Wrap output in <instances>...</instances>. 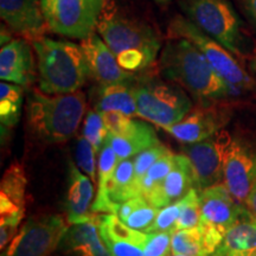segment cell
I'll return each mask as SVG.
<instances>
[{
    "instance_id": "obj_17",
    "label": "cell",
    "mask_w": 256,
    "mask_h": 256,
    "mask_svg": "<svg viewBox=\"0 0 256 256\" xmlns=\"http://www.w3.org/2000/svg\"><path fill=\"white\" fill-rule=\"evenodd\" d=\"M100 217L70 226L51 256H113L102 240Z\"/></svg>"
},
{
    "instance_id": "obj_25",
    "label": "cell",
    "mask_w": 256,
    "mask_h": 256,
    "mask_svg": "<svg viewBox=\"0 0 256 256\" xmlns=\"http://www.w3.org/2000/svg\"><path fill=\"white\" fill-rule=\"evenodd\" d=\"M134 83L100 86L95 94L94 110L100 113L120 112L127 116L138 115Z\"/></svg>"
},
{
    "instance_id": "obj_5",
    "label": "cell",
    "mask_w": 256,
    "mask_h": 256,
    "mask_svg": "<svg viewBox=\"0 0 256 256\" xmlns=\"http://www.w3.org/2000/svg\"><path fill=\"white\" fill-rule=\"evenodd\" d=\"M133 87L138 115L156 126H174L194 108L184 89L168 80L136 78Z\"/></svg>"
},
{
    "instance_id": "obj_21",
    "label": "cell",
    "mask_w": 256,
    "mask_h": 256,
    "mask_svg": "<svg viewBox=\"0 0 256 256\" xmlns=\"http://www.w3.org/2000/svg\"><path fill=\"white\" fill-rule=\"evenodd\" d=\"M88 176L81 174L78 166L69 162L68 190L66 197V215L70 226L88 222L98 215L92 211L94 188Z\"/></svg>"
},
{
    "instance_id": "obj_30",
    "label": "cell",
    "mask_w": 256,
    "mask_h": 256,
    "mask_svg": "<svg viewBox=\"0 0 256 256\" xmlns=\"http://www.w3.org/2000/svg\"><path fill=\"white\" fill-rule=\"evenodd\" d=\"M82 136L92 144L96 154L100 153L102 146L108 136V128L106 126L104 115L96 110L87 112L83 122Z\"/></svg>"
},
{
    "instance_id": "obj_1",
    "label": "cell",
    "mask_w": 256,
    "mask_h": 256,
    "mask_svg": "<svg viewBox=\"0 0 256 256\" xmlns=\"http://www.w3.org/2000/svg\"><path fill=\"white\" fill-rule=\"evenodd\" d=\"M159 69L165 80L188 92L200 104L234 98L232 88L190 40L171 37L162 51Z\"/></svg>"
},
{
    "instance_id": "obj_13",
    "label": "cell",
    "mask_w": 256,
    "mask_h": 256,
    "mask_svg": "<svg viewBox=\"0 0 256 256\" xmlns=\"http://www.w3.org/2000/svg\"><path fill=\"white\" fill-rule=\"evenodd\" d=\"M230 120V110L218 104H198L178 124L164 130L180 144L203 142L223 130Z\"/></svg>"
},
{
    "instance_id": "obj_12",
    "label": "cell",
    "mask_w": 256,
    "mask_h": 256,
    "mask_svg": "<svg viewBox=\"0 0 256 256\" xmlns=\"http://www.w3.org/2000/svg\"><path fill=\"white\" fill-rule=\"evenodd\" d=\"M255 183L256 148L240 138H232L224 158L223 184L244 206Z\"/></svg>"
},
{
    "instance_id": "obj_8",
    "label": "cell",
    "mask_w": 256,
    "mask_h": 256,
    "mask_svg": "<svg viewBox=\"0 0 256 256\" xmlns=\"http://www.w3.org/2000/svg\"><path fill=\"white\" fill-rule=\"evenodd\" d=\"M40 4L51 31L82 40L98 28L106 0H40Z\"/></svg>"
},
{
    "instance_id": "obj_9",
    "label": "cell",
    "mask_w": 256,
    "mask_h": 256,
    "mask_svg": "<svg viewBox=\"0 0 256 256\" xmlns=\"http://www.w3.org/2000/svg\"><path fill=\"white\" fill-rule=\"evenodd\" d=\"M70 224L62 215H38L28 218L2 256H51Z\"/></svg>"
},
{
    "instance_id": "obj_23",
    "label": "cell",
    "mask_w": 256,
    "mask_h": 256,
    "mask_svg": "<svg viewBox=\"0 0 256 256\" xmlns=\"http://www.w3.org/2000/svg\"><path fill=\"white\" fill-rule=\"evenodd\" d=\"M107 139L119 160L133 158L140 152L160 144L154 128L133 118L120 133H108Z\"/></svg>"
},
{
    "instance_id": "obj_32",
    "label": "cell",
    "mask_w": 256,
    "mask_h": 256,
    "mask_svg": "<svg viewBox=\"0 0 256 256\" xmlns=\"http://www.w3.org/2000/svg\"><path fill=\"white\" fill-rule=\"evenodd\" d=\"M118 162H119V158H118L116 153L113 150V147L106 139V142L102 146L100 151V156H98V194L96 196H100L107 188L108 182L112 178L115 168H116Z\"/></svg>"
},
{
    "instance_id": "obj_40",
    "label": "cell",
    "mask_w": 256,
    "mask_h": 256,
    "mask_svg": "<svg viewBox=\"0 0 256 256\" xmlns=\"http://www.w3.org/2000/svg\"><path fill=\"white\" fill-rule=\"evenodd\" d=\"M170 256H190V255H179V254H172V252H171V255H170ZM210 256H216V255L212 254V255H210Z\"/></svg>"
},
{
    "instance_id": "obj_2",
    "label": "cell",
    "mask_w": 256,
    "mask_h": 256,
    "mask_svg": "<svg viewBox=\"0 0 256 256\" xmlns=\"http://www.w3.org/2000/svg\"><path fill=\"white\" fill-rule=\"evenodd\" d=\"M84 112L86 98L81 92L50 95L34 89L26 104L28 128L43 144L66 142L78 133Z\"/></svg>"
},
{
    "instance_id": "obj_18",
    "label": "cell",
    "mask_w": 256,
    "mask_h": 256,
    "mask_svg": "<svg viewBox=\"0 0 256 256\" xmlns=\"http://www.w3.org/2000/svg\"><path fill=\"white\" fill-rule=\"evenodd\" d=\"M36 78L32 48L26 40L12 38L0 50V78L22 87L31 86Z\"/></svg>"
},
{
    "instance_id": "obj_28",
    "label": "cell",
    "mask_w": 256,
    "mask_h": 256,
    "mask_svg": "<svg viewBox=\"0 0 256 256\" xmlns=\"http://www.w3.org/2000/svg\"><path fill=\"white\" fill-rule=\"evenodd\" d=\"M176 156L174 152H168L165 156L156 160L151 166V168L147 171L145 177L142 179L139 185H138L136 197L146 198L160 183L164 180L166 176L170 174L176 162Z\"/></svg>"
},
{
    "instance_id": "obj_31",
    "label": "cell",
    "mask_w": 256,
    "mask_h": 256,
    "mask_svg": "<svg viewBox=\"0 0 256 256\" xmlns=\"http://www.w3.org/2000/svg\"><path fill=\"white\" fill-rule=\"evenodd\" d=\"M202 220L200 190L197 188H191L184 196V206L176 224L174 230L192 229L200 226Z\"/></svg>"
},
{
    "instance_id": "obj_34",
    "label": "cell",
    "mask_w": 256,
    "mask_h": 256,
    "mask_svg": "<svg viewBox=\"0 0 256 256\" xmlns=\"http://www.w3.org/2000/svg\"><path fill=\"white\" fill-rule=\"evenodd\" d=\"M76 162H78V168L84 172L92 179V183L96 182V162L95 156L96 152L92 144L86 139L84 136H80L76 142Z\"/></svg>"
},
{
    "instance_id": "obj_36",
    "label": "cell",
    "mask_w": 256,
    "mask_h": 256,
    "mask_svg": "<svg viewBox=\"0 0 256 256\" xmlns=\"http://www.w3.org/2000/svg\"><path fill=\"white\" fill-rule=\"evenodd\" d=\"M243 12L256 28V0H238Z\"/></svg>"
},
{
    "instance_id": "obj_4",
    "label": "cell",
    "mask_w": 256,
    "mask_h": 256,
    "mask_svg": "<svg viewBox=\"0 0 256 256\" xmlns=\"http://www.w3.org/2000/svg\"><path fill=\"white\" fill-rule=\"evenodd\" d=\"M37 56L40 89L46 94H72L80 90L89 78L81 44L40 37L32 40Z\"/></svg>"
},
{
    "instance_id": "obj_24",
    "label": "cell",
    "mask_w": 256,
    "mask_h": 256,
    "mask_svg": "<svg viewBox=\"0 0 256 256\" xmlns=\"http://www.w3.org/2000/svg\"><path fill=\"white\" fill-rule=\"evenodd\" d=\"M216 256H252L256 254V218L246 208L242 216L224 235L214 252Z\"/></svg>"
},
{
    "instance_id": "obj_39",
    "label": "cell",
    "mask_w": 256,
    "mask_h": 256,
    "mask_svg": "<svg viewBox=\"0 0 256 256\" xmlns=\"http://www.w3.org/2000/svg\"><path fill=\"white\" fill-rule=\"evenodd\" d=\"M152 2H156V4H166V2H170L171 0H152Z\"/></svg>"
},
{
    "instance_id": "obj_33",
    "label": "cell",
    "mask_w": 256,
    "mask_h": 256,
    "mask_svg": "<svg viewBox=\"0 0 256 256\" xmlns=\"http://www.w3.org/2000/svg\"><path fill=\"white\" fill-rule=\"evenodd\" d=\"M183 206L184 197L182 200L174 202V203L170 204V206L162 208L156 217L154 223L150 228L148 232H174Z\"/></svg>"
},
{
    "instance_id": "obj_15",
    "label": "cell",
    "mask_w": 256,
    "mask_h": 256,
    "mask_svg": "<svg viewBox=\"0 0 256 256\" xmlns=\"http://www.w3.org/2000/svg\"><path fill=\"white\" fill-rule=\"evenodd\" d=\"M200 200L202 220L224 235L246 210V206L238 203L222 183L200 191Z\"/></svg>"
},
{
    "instance_id": "obj_22",
    "label": "cell",
    "mask_w": 256,
    "mask_h": 256,
    "mask_svg": "<svg viewBox=\"0 0 256 256\" xmlns=\"http://www.w3.org/2000/svg\"><path fill=\"white\" fill-rule=\"evenodd\" d=\"M224 234L211 224L200 220L192 229L174 230L172 232L171 252L190 256H210L222 243Z\"/></svg>"
},
{
    "instance_id": "obj_10",
    "label": "cell",
    "mask_w": 256,
    "mask_h": 256,
    "mask_svg": "<svg viewBox=\"0 0 256 256\" xmlns=\"http://www.w3.org/2000/svg\"><path fill=\"white\" fill-rule=\"evenodd\" d=\"M28 178L24 166L14 162L6 168L0 184V249L5 250L18 232L25 216Z\"/></svg>"
},
{
    "instance_id": "obj_41",
    "label": "cell",
    "mask_w": 256,
    "mask_h": 256,
    "mask_svg": "<svg viewBox=\"0 0 256 256\" xmlns=\"http://www.w3.org/2000/svg\"><path fill=\"white\" fill-rule=\"evenodd\" d=\"M252 256H256V254H254V255H252Z\"/></svg>"
},
{
    "instance_id": "obj_35",
    "label": "cell",
    "mask_w": 256,
    "mask_h": 256,
    "mask_svg": "<svg viewBox=\"0 0 256 256\" xmlns=\"http://www.w3.org/2000/svg\"><path fill=\"white\" fill-rule=\"evenodd\" d=\"M172 232H147V240L144 247L145 256H170L171 255Z\"/></svg>"
},
{
    "instance_id": "obj_37",
    "label": "cell",
    "mask_w": 256,
    "mask_h": 256,
    "mask_svg": "<svg viewBox=\"0 0 256 256\" xmlns=\"http://www.w3.org/2000/svg\"><path fill=\"white\" fill-rule=\"evenodd\" d=\"M244 206L247 208L249 212L256 218V183L254 184V186H252L250 192H249L247 200H246L244 203Z\"/></svg>"
},
{
    "instance_id": "obj_6",
    "label": "cell",
    "mask_w": 256,
    "mask_h": 256,
    "mask_svg": "<svg viewBox=\"0 0 256 256\" xmlns=\"http://www.w3.org/2000/svg\"><path fill=\"white\" fill-rule=\"evenodd\" d=\"M168 30L171 37H182L190 40L203 54L211 66L232 88L234 98L254 89V81L234 57V54L202 31L190 19L177 16L170 24Z\"/></svg>"
},
{
    "instance_id": "obj_29",
    "label": "cell",
    "mask_w": 256,
    "mask_h": 256,
    "mask_svg": "<svg viewBox=\"0 0 256 256\" xmlns=\"http://www.w3.org/2000/svg\"><path fill=\"white\" fill-rule=\"evenodd\" d=\"M170 152L168 147L162 145V144H158L150 148L145 150V151L140 152L139 154L133 156V162H134V180L130 186V194H128V200L130 198L136 197V190L138 185H139L142 179L145 177L151 166L154 164L156 160L162 158V156H165L166 153Z\"/></svg>"
},
{
    "instance_id": "obj_14",
    "label": "cell",
    "mask_w": 256,
    "mask_h": 256,
    "mask_svg": "<svg viewBox=\"0 0 256 256\" xmlns=\"http://www.w3.org/2000/svg\"><path fill=\"white\" fill-rule=\"evenodd\" d=\"M81 46L87 60L89 78L95 80L98 86L136 82V75L121 68L113 51L100 34H92L81 40Z\"/></svg>"
},
{
    "instance_id": "obj_11",
    "label": "cell",
    "mask_w": 256,
    "mask_h": 256,
    "mask_svg": "<svg viewBox=\"0 0 256 256\" xmlns=\"http://www.w3.org/2000/svg\"><path fill=\"white\" fill-rule=\"evenodd\" d=\"M232 139L228 130H220L203 142L183 147V154L191 162L200 191L223 182L224 158Z\"/></svg>"
},
{
    "instance_id": "obj_16",
    "label": "cell",
    "mask_w": 256,
    "mask_h": 256,
    "mask_svg": "<svg viewBox=\"0 0 256 256\" xmlns=\"http://www.w3.org/2000/svg\"><path fill=\"white\" fill-rule=\"evenodd\" d=\"M0 16L8 28L26 40L43 37L48 28L40 0H0Z\"/></svg>"
},
{
    "instance_id": "obj_3",
    "label": "cell",
    "mask_w": 256,
    "mask_h": 256,
    "mask_svg": "<svg viewBox=\"0 0 256 256\" xmlns=\"http://www.w3.org/2000/svg\"><path fill=\"white\" fill-rule=\"evenodd\" d=\"M98 32L128 72L145 70L156 62L162 48L158 34L148 25L116 12H102Z\"/></svg>"
},
{
    "instance_id": "obj_7",
    "label": "cell",
    "mask_w": 256,
    "mask_h": 256,
    "mask_svg": "<svg viewBox=\"0 0 256 256\" xmlns=\"http://www.w3.org/2000/svg\"><path fill=\"white\" fill-rule=\"evenodd\" d=\"M180 8L202 31L235 56L243 55L241 20L228 0H182Z\"/></svg>"
},
{
    "instance_id": "obj_26",
    "label": "cell",
    "mask_w": 256,
    "mask_h": 256,
    "mask_svg": "<svg viewBox=\"0 0 256 256\" xmlns=\"http://www.w3.org/2000/svg\"><path fill=\"white\" fill-rule=\"evenodd\" d=\"M159 210V208L152 206L144 197H134L120 203L114 215L130 228L148 232Z\"/></svg>"
},
{
    "instance_id": "obj_27",
    "label": "cell",
    "mask_w": 256,
    "mask_h": 256,
    "mask_svg": "<svg viewBox=\"0 0 256 256\" xmlns=\"http://www.w3.org/2000/svg\"><path fill=\"white\" fill-rule=\"evenodd\" d=\"M23 87L2 81L0 84V122L2 130L14 128L20 119L23 104Z\"/></svg>"
},
{
    "instance_id": "obj_19",
    "label": "cell",
    "mask_w": 256,
    "mask_h": 256,
    "mask_svg": "<svg viewBox=\"0 0 256 256\" xmlns=\"http://www.w3.org/2000/svg\"><path fill=\"white\" fill-rule=\"evenodd\" d=\"M98 229L113 256H145L147 232L130 228L114 214L101 215Z\"/></svg>"
},
{
    "instance_id": "obj_20",
    "label": "cell",
    "mask_w": 256,
    "mask_h": 256,
    "mask_svg": "<svg viewBox=\"0 0 256 256\" xmlns=\"http://www.w3.org/2000/svg\"><path fill=\"white\" fill-rule=\"evenodd\" d=\"M194 188H197V184L191 162L185 154H177L170 174L145 200L162 209L182 200Z\"/></svg>"
},
{
    "instance_id": "obj_38",
    "label": "cell",
    "mask_w": 256,
    "mask_h": 256,
    "mask_svg": "<svg viewBox=\"0 0 256 256\" xmlns=\"http://www.w3.org/2000/svg\"><path fill=\"white\" fill-rule=\"evenodd\" d=\"M250 66H252V72L256 74V51L254 52V55L252 57V63H250Z\"/></svg>"
}]
</instances>
